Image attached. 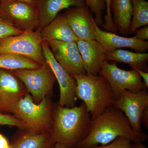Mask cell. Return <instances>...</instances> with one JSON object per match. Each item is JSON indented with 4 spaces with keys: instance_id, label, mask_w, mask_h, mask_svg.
<instances>
[{
    "instance_id": "1",
    "label": "cell",
    "mask_w": 148,
    "mask_h": 148,
    "mask_svg": "<svg viewBox=\"0 0 148 148\" xmlns=\"http://www.w3.org/2000/svg\"><path fill=\"white\" fill-rule=\"evenodd\" d=\"M119 136L127 137L133 143H143L148 138L146 133H137L132 129L121 110L111 106L91 119L89 134L76 148H92L99 144L106 145Z\"/></svg>"
},
{
    "instance_id": "2",
    "label": "cell",
    "mask_w": 148,
    "mask_h": 148,
    "mask_svg": "<svg viewBox=\"0 0 148 148\" xmlns=\"http://www.w3.org/2000/svg\"><path fill=\"white\" fill-rule=\"evenodd\" d=\"M53 119L51 134L54 144L76 147L89 134L91 117L83 102L73 108L58 104L54 110Z\"/></svg>"
},
{
    "instance_id": "3",
    "label": "cell",
    "mask_w": 148,
    "mask_h": 148,
    "mask_svg": "<svg viewBox=\"0 0 148 148\" xmlns=\"http://www.w3.org/2000/svg\"><path fill=\"white\" fill-rule=\"evenodd\" d=\"M76 94L78 99L82 100L91 119L97 117L106 109L113 106L116 99L110 84L101 75H76Z\"/></svg>"
},
{
    "instance_id": "4",
    "label": "cell",
    "mask_w": 148,
    "mask_h": 148,
    "mask_svg": "<svg viewBox=\"0 0 148 148\" xmlns=\"http://www.w3.org/2000/svg\"><path fill=\"white\" fill-rule=\"evenodd\" d=\"M12 114L24 123L25 129L29 132H51L53 124L52 106L47 96L37 104L31 95L26 94L16 102Z\"/></svg>"
},
{
    "instance_id": "5",
    "label": "cell",
    "mask_w": 148,
    "mask_h": 148,
    "mask_svg": "<svg viewBox=\"0 0 148 148\" xmlns=\"http://www.w3.org/2000/svg\"><path fill=\"white\" fill-rule=\"evenodd\" d=\"M41 29L24 32L0 39V53H12L26 56L40 65L46 62L43 54Z\"/></svg>"
},
{
    "instance_id": "6",
    "label": "cell",
    "mask_w": 148,
    "mask_h": 148,
    "mask_svg": "<svg viewBox=\"0 0 148 148\" xmlns=\"http://www.w3.org/2000/svg\"><path fill=\"white\" fill-rule=\"evenodd\" d=\"M0 17L23 32H33L39 27L38 8L23 2L0 1Z\"/></svg>"
},
{
    "instance_id": "7",
    "label": "cell",
    "mask_w": 148,
    "mask_h": 148,
    "mask_svg": "<svg viewBox=\"0 0 148 148\" xmlns=\"http://www.w3.org/2000/svg\"><path fill=\"white\" fill-rule=\"evenodd\" d=\"M25 85L35 101L40 102L53 89L56 79L47 63L36 69L11 71Z\"/></svg>"
},
{
    "instance_id": "8",
    "label": "cell",
    "mask_w": 148,
    "mask_h": 148,
    "mask_svg": "<svg viewBox=\"0 0 148 148\" xmlns=\"http://www.w3.org/2000/svg\"><path fill=\"white\" fill-rule=\"evenodd\" d=\"M98 75L104 77L108 82L116 100L119 98L122 90L137 92L147 88L136 70H123L115 63L110 64L107 60L102 65Z\"/></svg>"
},
{
    "instance_id": "9",
    "label": "cell",
    "mask_w": 148,
    "mask_h": 148,
    "mask_svg": "<svg viewBox=\"0 0 148 148\" xmlns=\"http://www.w3.org/2000/svg\"><path fill=\"white\" fill-rule=\"evenodd\" d=\"M42 46L46 62L50 66L59 85V105L68 108L75 107L78 100L76 94V81L56 61L46 42L43 41Z\"/></svg>"
},
{
    "instance_id": "10",
    "label": "cell",
    "mask_w": 148,
    "mask_h": 148,
    "mask_svg": "<svg viewBox=\"0 0 148 148\" xmlns=\"http://www.w3.org/2000/svg\"><path fill=\"white\" fill-rule=\"evenodd\" d=\"M147 88L137 92L122 90L119 98L113 106L121 110L129 121L132 129L137 133L143 132L141 118L143 111L148 107Z\"/></svg>"
},
{
    "instance_id": "11",
    "label": "cell",
    "mask_w": 148,
    "mask_h": 148,
    "mask_svg": "<svg viewBox=\"0 0 148 148\" xmlns=\"http://www.w3.org/2000/svg\"><path fill=\"white\" fill-rule=\"evenodd\" d=\"M45 41L49 46L56 61L68 73L72 76L87 74L76 42L56 40Z\"/></svg>"
},
{
    "instance_id": "12",
    "label": "cell",
    "mask_w": 148,
    "mask_h": 148,
    "mask_svg": "<svg viewBox=\"0 0 148 148\" xmlns=\"http://www.w3.org/2000/svg\"><path fill=\"white\" fill-rule=\"evenodd\" d=\"M64 15L79 40H95L94 19L86 5L70 8Z\"/></svg>"
},
{
    "instance_id": "13",
    "label": "cell",
    "mask_w": 148,
    "mask_h": 148,
    "mask_svg": "<svg viewBox=\"0 0 148 148\" xmlns=\"http://www.w3.org/2000/svg\"><path fill=\"white\" fill-rule=\"evenodd\" d=\"M95 40L104 47L107 51H112L123 47H128L137 52L145 53L148 49V42L137 39L135 37L118 36L112 32L103 31L94 22Z\"/></svg>"
},
{
    "instance_id": "14",
    "label": "cell",
    "mask_w": 148,
    "mask_h": 148,
    "mask_svg": "<svg viewBox=\"0 0 148 148\" xmlns=\"http://www.w3.org/2000/svg\"><path fill=\"white\" fill-rule=\"evenodd\" d=\"M23 95L18 78L11 71L0 69V112L12 114L16 102Z\"/></svg>"
},
{
    "instance_id": "15",
    "label": "cell",
    "mask_w": 148,
    "mask_h": 148,
    "mask_svg": "<svg viewBox=\"0 0 148 148\" xmlns=\"http://www.w3.org/2000/svg\"><path fill=\"white\" fill-rule=\"evenodd\" d=\"M76 42L86 73L98 75L101 66L106 60L107 51L105 48L96 40H78Z\"/></svg>"
},
{
    "instance_id": "16",
    "label": "cell",
    "mask_w": 148,
    "mask_h": 148,
    "mask_svg": "<svg viewBox=\"0 0 148 148\" xmlns=\"http://www.w3.org/2000/svg\"><path fill=\"white\" fill-rule=\"evenodd\" d=\"M85 5V0H40L38 7L39 16L38 29H42L50 23L63 10Z\"/></svg>"
},
{
    "instance_id": "17",
    "label": "cell",
    "mask_w": 148,
    "mask_h": 148,
    "mask_svg": "<svg viewBox=\"0 0 148 148\" xmlns=\"http://www.w3.org/2000/svg\"><path fill=\"white\" fill-rule=\"evenodd\" d=\"M41 34L43 41L77 42L79 40L64 14H58L53 21L41 29Z\"/></svg>"
},
{
    "instance_id": "18",
    "label": "cell",
    "mask_w": 148,
    "mask_h": 148,
    "mask_svg": "<svg viewBox=\"0 0 148 148\" xmlns=\"http://www.w3.org/2000/svg\"><path fill=\"white\" fill-rule=\"evenodd\" d=\"M111 11L118 32L123 36L129 35L132 14L131 0H111Z\"/></svg>"
},
{
    "instance_id": "19",
    "label": "cell",
    "mask_w": 148,
    "mask_h": 148,
    "mask_svg": "<svg viewBox=\"0 0 148 148\" xmlns=\"http://www.w3.org/2000/svg\"><path fill=\"white\" fill-rule=\"evenodd\" d=\"M107 61H114L128 64L132 69L148 72V53L133 52L129 51L118 49L107 51Z\"/></svg>"
},
{
    "instance_id": "20",
    "label": "cell",
    "mask_w": 148,
    "mask_h": 148,
    "mask_svg": "<svg viewBox=\"0 0 148 148\" xmlns=\"http://www.w3.org/2000/svg\"><path fill=\"white\" fill-rule=\"evenodd\" d=\"M50 132H29L22 135L12 145L13 148H55Z\"/></svg>"
},
{
    "instance_id": "21",
    "label": "cell",
    "mask_w": 148,
    "mask_h": 148,
    "mask_svg": "<svg viewBox=\"0 0 148 148\" xmlns=\"http://www.w3.org/2000/svg\"><path fill=\"white\" fill-rule=\"evenodd\" d=\"M42 65L26 56L12 53H0V69L10 70L36 69Z\"/></svg>"
},
{
    "instance_id": "22",
    "label": "cell",
    "mask_w": 148,
    "mask_h": 148,
    "mask_svg": "<svg viewBox=\"0 0 148 148\" xmlns=\"http://www.w3.org/2000/svg\"><path fill=\"white\" fill-rule=\"evenodd\" d=\"M132 14L129 35L141 27L148 26V2L145 0H131Z\"/></svg>"
},
{
    "instance_id": "23",
    "label": "cell",
    "mask_w": 148,
    "mask_h": 148,
    "mask_svg": "<svg viewBox=\"0 0 148 148\" xmlns=\"http://www.w3.org/2000/svg\"><path fill=\"white\" fill-rule=\"evenodd\" d=\"M86 6L91 11V13L95 14L94 19L98 27H102L103 24V14L106 9L105 0H85Z\"/></svg>"
},
{
    "instance_id": "24",
    "label": "cell",
    "mask_w": 148,
    "mask_h": 148,
    "mask_svg": "<svg viewBox=\"0 0 148 148\" xmlns=\"http://www.w3.org/2000/svg\"><path fill=\"white\" fill-rule=\"evenodd\" d=\"M106 3V14L104 16V23H103L102 27L105 31L107 32H112L114 34L117 33L118 31L115 27L111 11V0H105Z\"/></svg>"
},
{
    "instance_id": "25",
    "label": "cell",
    "mask_w": 148,
    "mask_h": 148,
    "mask_svg": "<svg viewBox=\"0 0 148 148\" xmlns=\"http://www.w3.org/2000/svg\"><path fill=\"white\" fill-rule=\"evenodd\" d=\"M23 32L0 17V39L12 36H17Z\"/></svg>"
},
{
    "instance_id": "26",
    "label": "cell",
    "mask_w": 148,
    "mask_h": 148,
    "mask_svg": "<svg viewBox=\"0 0 148 148\" xmlns=\"http://www.w3.org/2000/svg\"><path fill=\"white\" fill-rule=\"evenodd\" d=\"M130 139L125 136H119L106 145L96 146L92 148H132Z\"/></svg>"
},
{
    "instance_id": "27",
    "label": "cell",
    "mask_w": 148,
    "mask_h": 148,
    "mask_svg": "<svg viewBox=\"0 0 148 148\" xmlns=\"http://www.w3.org/2000/svg\"><path fill=\"white\" fill-rule=\"evenodd\" d=\"M0 125L15 126L23 129L26 125L23 121L14 116L8 115L0 112Z\"/></svg>"
},
{
    "instance_id": "28",
    "label": "cell",
    "mask_w": 148,
    "mask_h": 148,
    "mask_svg": "<svg viewBox=\"0 0 148 148\" xmlns=\"http://www.w3.org/2000/svg\"><path fill=\"white\" fill-rule=\"evenodd\" d=\"M134 37L137 39L146 41L148 40V26H145L142 29H138L134 32Z\"/></svg>"
},
{
    "instance_id": "29",
    "label": "cell",
    "mask_w": 148,
    "mask_h": 148,
    "mask_svg": "<svg viewBox=\"0 0 148 148\" xmlns=\"http://www.w3.org/2000/svg\"><path fill=\"white\" fill-rule=\"evenodd\" d=\"M141 124H143L147 129L148 128V107L143 111L141 118Z\"/></svg>"
},
{
    "instance_id": "30",
    "label": "cell",
    "mask_w": 148,
    "mask_h": 148,
    "mask_svg": "<svg viewBox=\"0 0 148 148\" xmlns=\"http://www.w3.org/2000/svg\"><path fill=\"white\" fill-rule=\"evenodd\" d=\"M10 146L6 138L0 134V148H10Z\"/></svg>"
},
{
    "instance_id": "31",
    "label": "cell",
    "mask_w": 148,
    "mask_h": 148,
    "mask_svg": "<svg viewBox=\"0 0 148 148\" xmlns=\"http://www.w3.org/2000/svg\"><path fill=\"white\" fill-rule=\"evenodd\" d=\"M139 74H140V76L143 80V82L145 85L146 87L147 88L148 87V72L143 71L140 70H136Z\"/></svg>"
},
{
    "instance_id": "32",
    "label": "cell",
    "mask_w": 148,
    "mask_h": 148,
    "mask_svg": "<svg viewBox=\"0 0 148 148\" xmlns=\"http://www.w3.org/2000/svg\"><path fill=\"white\" fill-rule=\"evenodd\" d=\"M16 1L23 2L27 3L30 4L38 8L40 1V0H0V1Z\"/></svg>"
},
{
    "instance_id": "33",
    "label": "cell",
    "mask_w": 148,
    "mask_h": 148,
    "mask_svg": "<svg viewBox=\"0 0 148 148\" xmlns=\"http://www.w3.org/2000/svg\"><path fill=\"white\" fill-rule=\"evenodd\" d=\"M132 148H148L144 145L141 142H137L134 143V144H132Z\"/></svg>"
},
{
    "instance_id": "34",
    "label": "cell",
    "mask_w": 148,
    "mask_h": 148,
    "mask_svg": "<svg viewBox=\"0 0 148 148\" xmlns=\"http://www.w3.org/2000/svg\"><path fill=\"white\" fill-rule=\"evenodd\" d=\"M54 147L55 148H69L58 143H56L54 145Z\"/></svg>"
},
{
    "instance_id": "35",
    "label": "cell",
    "mask_w": 148,
    "mask_h": 148,
    "mask_svg": "<svg viewBox=\"0 0 148 148\" xmlns=\"http://www.w3.org/2000/svg\"><path fill=\"white\" fill-rule=\"evenodd\" d=\"M10 148H13V146H12V145H11L10 147Z\"/></svg>"
}]
</instances>
